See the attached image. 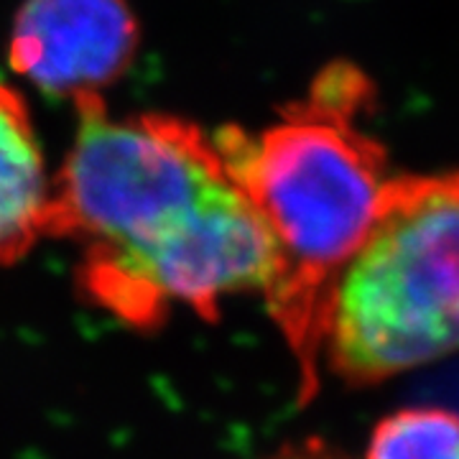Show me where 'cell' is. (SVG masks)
<instances>
[{"label": "cell", "mask_w": 459, "mask_h": 459, "mask_svg": "<svg viewBox=\"0 0 459 459\" xmlns=\"http://www.w3.org/2000/svg\"><path fill=\"white\" fill-rule=\"evenodd\" d=\"M72 102L77 131L51 177L47 238L80 243L77 286L95 307L159 327L171 304L212 322L222 299L268 291L271 238L212 135L177 115L113 117L102 95Z\"/></svg>", "instance_id": "1"}, {"label": "cell", "mask_w": 459, "mask_h": 459, "mask_svg": "<svg viewBox=\"0 0 459 459\" xmlns=\"http://www.w3.org/2000/svg\"><path fill=\"white\" fill-rule=\"evenodd\" d=\"M373 100L355 66L329 65L309 95L258 133L222 126L212 141L261 217L276 271L265 304L299 365L307 401L319 385L332 289L376 222L391 184L385 151L358 117Z\"/></svg>", "instance_id": "2"}, {"label": "cell", "mask_w": 459, "mask_h": 459, "mask_svg": "<svg viewBox=\"0 0 459 459\" xmlns=\"http://www.w3.org/2000/svg\"><path fill=\"white\" fill-rule=\"evenodd\" d=\"M459 350V171L391 179L342 268L322 360L368 385Z\"/></svg>", "instance_id": "3"}, {"label": "cell", "mask_w": 459, "mask_h": 459, "mask_svg": "<svg viewBox=\"0 0 459 459\" xmlns=\"http://www.w3.org/2000/svg\"><path fill=\"white\" fill-rule=\"evenodd\" d=\"M126 0H26L11 31V65L51 95H100L135 56Z\"/></svg>", "instance_id": "4"}, {"label": "cell", "mask_w": 459, "mask_h": 459, "mask_svg": "<svg viewBox=\"0 0 459 459\" xmlns=\"http://www.w3.org/2000/svg\"><path fill=\"white\" fill-rule=\"evenodd\" d=\"M51 179L26 100L0 82V263L13 265L49 232Z\"/></svg>", "instance_id": "5"}, {"label": "cell", "mask_w": 459, "mask_h": 459, "mask_svg": "<svg viewBox=\"0 0 459 459\" xmlns=\"http://www.w3.org/2000/svg\"><path fill=\"white\" fill-rule=\"evenodd\" d=\"M368 459H459V413L444 409L398 411L376 427Z\"/></svg>", "instance_id": "6"}, {"label": "cell", "mask_w": 459, "mask_h": 459, "mask_svg": "<svg viewBox=\"0 0 459 459\" xmlns=\"http://www.w3.org/2000/svg\"><path fill=\"white\" fill-rule=\"evenodd\" d=\"M265 459H347L344 455H340L337 449L332 446H325L322 442H301L291 444V446H283L276 455Z\"/></svg>", "instance_id": "7"}]
</instances>
